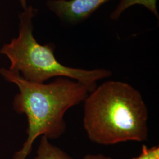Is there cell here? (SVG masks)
I'll return each instance as SVG.
<instances>
[{"label": "cell", "instance_id": "cell-1", "mask_svg": "<svg viewBox=\"0 0 159 159\" xmlns=\"http://www.w3.org/2000/svg\"><path fill=\"white\" fill-rule=\"evenodd\" d=\"M0 74L18 88L13 109L17 113L24 114L28 121L27 139L12 159H26L38 137L56 139L61 136L66 129L64 120L66 111L84 102L95 89L66 77H58L48 84H37L23 79L20 74L9 69L1 68Z\"/></svg>", "mask_w": 159, "mask_h": 159}, {"label": "cell", "instance_id": "cell-2", "mask_svg": "<svg viewBox=\"0 0 159 159\" xmlns=\"http://www.w3.org/2000/svg\"><path fill=\"white\" fill-rule=\"evenodd\" d=\"M84 102L83 125L92 142L108 146L147 140L148 108L133 86L106 81L90 92Z\"/></svg>", "mask_w": 159, "mask_h": 159}, {"label": "cell", "instance_id": "cell-3", "mask_svg": "<svg viewBox=\"0 0 159 159\" xmlns=\"http://www.w3.org/2000/svg\"><path fill=\"white\" fill-rule=\"evenodd\" d=\"M35 10L27 6L19 15L18 35L6 44L0 53L11 63L9 70L20 74L23 79L43 84L53 77H66L96 89L97 81L108 78L111 72L106 69L84 70L66 66L54 56V47L39 44L33 35V20Z\"/></svg>", "mask_w": 159, "mask_h": 159}, {"label": "cell", "instance_id": "cell-8", "mask_svg": "<svg viewBox=\"0 0 159 159\" xmlns=\"http://www.w3.org/2000/svg\"><path fill=\"white\" fill-rule=\"evenodd\" d=\"M83 159H112L111 157L103 154H87Z\"/></svg>", "mask_w": 159, "mask_h": 159}, {"label": "cell", "instance_id": "cell-4", "mask_svg": "<svg viewBox=\"0 0 159 159\" xmlns=\"http://www.w3.org/2000/svg\"><path fill=\"white\" fill-rule=\"evenodd\" d=\"M110 0H48L47 6L64 23L75 25L85 21Z\"/></svg>", "mask_w": 159, "mask_h": 159}, {"label": "cell", "instance_id": "cell-5", "mask_svg": "<svg viewBox=\"0 0 159 159\" xmlns=\"http://www.w3.org/2000/svg\"><path fill=\"white\" fill-rule=\"evenodd\" d=\"M157 0H120L119 4L111 12L110 18L113 20H118L121 14L131 6L140 5L146 7L158 19L159 15L157 7Z\"/></svg>", "mask_w": 159, "mask_h": 159}, {"label": "cell", "instance_id": "cell-7", "mask_svg": "<svg viewBox=\"0 0 159 159\" xmlns=\"http://www.w3.org/2000/svg\"><path fill=\"white\" fill-rule=\"evenodd\" d=\"M133 159H159V148L158 146L148 148L143 144L141 154Z\"/></svg>", "mask_w": 159, "mask_h": 159}, {"label": "cell", "instance_id": "cell-6", "mask_svg": "<svg viewBox=\"0 0 159 159\" xmlns=\"http://www.w3.org/2000/svg\"><path fill=\"white\" fill-rule=\"evenodd\" d=\"M46 137L41 136L34 159H73L63 150L49 142Z\"/></svg>", "mask_w": 159, "mask_h": 159}, {"label": "cell", "instance_id": "cell-9", "mask_svg": "<svg viewBox=\"0 0 159 159\" xmlns=\"http://www.w3.org/2000/svg\"><path fill=\"white\" fill-rule=\"evenodd\" d=\"M21 7H23V10L27 8V0H18Z\"/></svg>", "mask_w": 159, "mask_h": 159}]
</instances>
